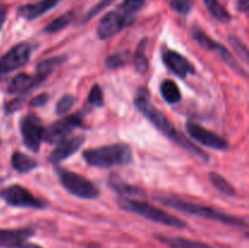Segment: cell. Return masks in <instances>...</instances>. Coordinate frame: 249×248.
<instances>
[{
    "mask_svg": "<svg viewBox=\"0 0 249 248\" xmlns=\"http://www.w3.org/2000/svg\"><path fill=\"white\" fill-rule=\"evenodd\" d=\"M85 136L79 135V136H72V138H65L63 140H61L60 142H57V146L55 147V150L50 153L49 156V159L51 163L56 164V163H60L62 160L67 159L71 156L74 155L78 150L80 148V146L84 143Z\"/></svg>",
    "mask_w": 249,
    "mask_h": 248,
    "instance_id": "cell-15",
    "label": "cell"
},
{
    "mask_svg": "<svg viewBox=\"0 0 249 248\" xmlns=\"http://www.w3.org/2000/svg\"><path fill=\"white\" fill-rule=\"evenodd\" d=\"M118 204L124 211L139 214V215L143 216L151 221H155V223L175 229L186 228V223L184 220L145 201H138V199L129 198V197H121L118 199Z\"/></svg>",
    "mask_w": 249,
    "mask_h": 248,
    "instance_id": "cell-5",
    "label": "cell"
},
{
    "mask_svg": "<svg viewBox=\"0 0 249 248\" xmlns=\"http://www.w3.org/2000/svg\"><path fill=\"white\" fill-rule=\"evenodd\" d=\"M211 177V181L214 186L218 189V191H220L221 194L226 195V196H233L235 195V189H233L232 185L224 177H221L220 174L215 172H212L209 174Z\"/></svg>",
    "mask_w": 249,
    "mask_h": 248,
    "instance_id": "cell-25",
    "label": "cell"
},
{
    "mask_svg": "<svg viewBox=\"0 0 249 248\" xmlns=\"http://www.w3.org/2000/svg\"><path fill=\"white\" fill-rule=\"evenodd\" d=\"M130 53L128 51H122V53H113V55H109L106 58V67L109 70H117V68L124 67L126 63L130 61Z\"/></svg>",
    "mask_w": 249,
    "mask_h": 248,
    "instance_id": "cell-26",
    "label": "cell"
},
{
    "mask_svg": "<svg viewBox=\"0 0 249 248\" xmlns=\"http://www.w3.org/2000/svg\"><path fill=\"white\" fill-rule=\"evenodd\" d=\"M88 101H89L90 105H92L95 107L104 106V92H102V89L100 88V85H92L91 90L89 92V96H88Z\"/></svg>",
    "mask_w": 249,
    "mask_h": 248,
    "instance_id": "cell-31",
    "label": "cell"
},
{
    "mask_svg": "<svg viewBox=\"0 0 249 248\" xmlns=\"http://www.w3.org/2000/svg\"><path fill=\"white\" fill-rule=\"evenodd\" d=\"M186 130L187 134H189L195 141L207 146V147H211L213 148V150L218 151L229 150V142L225 139L216 135L215 133L203 128V126H201L199 124L195 123V122H187Z\"/></svg>",
    "mask_w": 249,
    "mask_h": 248,
    "instance_id": "cell-12",
    "label": "cell"
},
{
    "mask_svg": "<svg viewBox=\"0 0 249 248\" xmlns=\"http://www.w3.org/2000/svg\"><path fill=\"white\" fill-rule=\"evenodd\" d=\"M113 1H114V0H101V1H100V2H97V4L95 5V6L92 7V9L90 10L89 12H88V15H87V16H85L84 22H88V21H89V19H91L92 17L95 16V15L99 14L100 11H102V10H104L105 7H107V6H108V5H111Z\"/></svg>",
    "mask_w": 249,
    "mask_h": 248,
    "instance_id": "cell-32",
    "label": "cell"
},
{
    "mask_svg": "<svg viewBox=\"0 0 249 248\" xmlns=\"http://www.w3.org/2000/svg\"><path fill=\"white\" fill-rule=\"evenodd\" d=\"M169 6L173 11L178 12L180 15H186L190 14L194 6V0H172L169 2Z\"/></svg>",
    "mask_w": 249,
    "mask_h": 248,
    "instance_id": "cell-29",
    "label": "cell"
},
{
    "mask_svg": "<svg viewBox=\"0 0 249 248\" xmlns=\"http://www.w3.org/2000/svg\"><path fill=\"white\" fill-rule=\"evenodd\" d=\"M34 229L22 228L5 230L0 229V247L2 248H16L24 241H28L34 235Z\"/></svg>",
    "mask_w": 249,
    "mask_h": 248,
    "instance_id": "cell-16",
    "label": "cell"
},
{
    "mask_svg": "<svg viewBox=\"0 0 249 248\" xmlns=\"http://www.w3.org/2000/svg\"><path fill=\"white\" fill-rule=\"evenodd\" d=\"M192 36H194L195 40L198 43V45L201 48L206 49V50L212 51V53H215L229 67L232 68L236 73H238L242 77H247V72L242 68V66L237 62L235 57L232 56V53L228 50L224 45L219 44L218 41L213 40L211 36L207 35L202 29L199 28H194L192 29Z\"/></svg>",
    "mask_w": 249,
    "mask_h": 248,
    "instance_id": "cell-8",
    "label": "cell"
},
{
    "mask_svg": "<svg viewBox=\"0 0 249 248\" xmlns=\"http://www.w3.org/2000/svg\"><path fill=\"white\" fill-rule=\"evenodd\" d=\"M229 43L231 44V46H232L233 50L236 51V53H237V55L240 56V58H242L243 62L248 63V50H247V46H246L245 44H243L242 41L240 40V39H237V38H236V36H233V35L229 36Z\"/></svg>",
    "mask_w": 249,
    "mask_h": 248,
    "instance_id": "cell-30",
    "label": "cell"
},
{
    "mask_svg": "<svg viewBox=\"0 0 249 248\" xmlns=\"http://www.w3.org/2000/svg\"><path fill=\"white\" fill-rule=\"evenodd\" d=\"M7 15V9L4 4H0V31H1L2 26L5 23V19H6Z\"/></svg>",
    "mask_w": 249,
    "mask_h": 248,
    "instance_id": "cell-34",
    "label": "cell"
},
{
    "mask_svg": "<svg viewBox=\"0 0 249 248\" xmlns=\"http://www.w3.org/2000/svg\"><path fill=\"white\" fill-rule=\"evenodd\" d=\"M248 0H237V10L241 12L248 11Z\"/></svg>",
    "mask_w": 249,
    "mask_h": 248,
    "instance_id": "cell-35",
    "label": "cell"
},
{
    "mask_svg": "<svg viewBox=\"0 0 249 248\" xmlns=\"http://www.w3.org/2000/svg\"><path fill=\"white\" fill-rule=\"evenodd\" d=\"M63 61H65V56H55V57L41 61V62L38 63L36 72L41 73V74H45L49 77V74H50L55 68H57L58 66L62 65Z\"/></svg>",
    "mask_w": 249,
    "mask_h": 248,
    "instance_id": "cell-27",
    "label": "cell"
},
{
    "mask_svg": "<svg viewBox=\"0 0 249 248\" xmlns=\"http://www.w3.org/2000/svg\"><path fill=\"white\" fill-rule=\"evenodd\" d=\"M56 173L61 185L70 194L85 199H94L99 197L100 190L97 189L96 185L83 175L63 168H57Z\"/></svg>",
    "mask_w": 249,
    "mask_h": 248,
    "instance_id": "cell-6",
    "label": "cell"
},
{
    "mask_svg": "<svg viewBox=\"0 0 249 248\" xmlns=\"http://www.w3.org/2000/svg\"><path fill=\"white\" fill-rule=\"evenodd\" d=\"M11 163L12 167L18 173H22V174L29 173L31 170L36 169L38 167V163L33 158L27 155H23L21 152H14V155L11 157Z\"/></svg>",
    "mask_w": 249,
    "mask_h": 248,
    "instance_id": "cell-20",
    "label": "cell"
},
{
    "mask_svg": "<svg viewBox=\"0 0 249 248\" xmlns=\"http://www.w3.org/2000/svg\"><path fill=\"white\" fill-rule=\"evenodd\" d=\"M61 0H39L32 4H26L18 9V14L22 18L27 21H33V19L39 18L44 14L53 10V7L60 4Z\"/></svg>",
    "mask_w": 249,
    "mask_h": 248,
    "instance_id": "cell-17",
    "label": "cell"
},
{
    "mask_svg": "<svg viewBox=\"0 0 249 248\" xmlns=\"http://www.w3.org/2000/svg\"><path fill=\"white\" fill-rule=\"evenodd\" d=\"M156 238L170 248H213L211 245L202 242V241L189 240V238L180 237V236L157 235Z\"/></svg>",
    "mask_w": 249,
    "mask_h": 248,
    "instance_id": "cell-18",
    "label": "cell"
},
{
    "mask_svg": "<svg viewBox=\"0 0 249 248\" xmlns=\"http://www.w3.org/2000/svg\"><path fill=\"white\" fill-rule=\"evenodd\" d=\"M135 107L146 117L148 122L155 126L157 130H160L163 135L169 138L178 145H181L182 141L185 140L186 136L184 134L179 133L177 129L174 128L172 122L162 113L158 108H156L151 102V94L148 91L147 88H140L136 91L135 100H134Z\"/></svg>",
    "mask_w": 249,
    "mask_h": 248,
    "instance_id": "cell-2",
    "label": "cell"
},
{
    "mask_svg": "<svg viewBox=\"0 0 249 248\" xmlns=\"http://www.w3.org/2000/svg\"><path fill=\"white\" fill-rule=\"evenodd\" d=\"M73 19H74V11H68L66 12V14L61 15L60 17L55 18L53 21H51L50 23L45 27L44 31L49 34L57 33V32L62 31L66 27L70 26V24L72 23Z\"/></svg>",
    "mask_w": 249,
    "mask_h": 248,
    "instance_id": "cell-24",
    "label": "cell"
},
{
    "mask_svg": "<svg viewBox=\"0 0 249 248\" xmlns=\"http://www.w3.org/2000/svg\"><path fill=\"white\" fill-rule=\"evenodd\" d=\"M109 186L117 192V194L122 195L123 197L126 196H142V190L139 189L136 186H131V185L126 184L123 180L118 179L117 177H112L109 180Z\"/></svg>",
    "mask_w": 249,
    "mask_h": 248,
    "instance_id": "cell-23",
    "label": "cell"
},
{
    "mask_svg": "<svg viewBox=\"0 0 249 248\" xmlns=\"http://www.w3.org/2000/svg\"><path fill=\"white\" fill-rule=\"evenodd\" d=\"M75 102H77V97L72 96V95H63L56 105V113L60 116L68 113L73 108Z\"/></svg>",
    "mask_w": 249,
    "mask_h": 248,
    "instance_id": "cell-28",
    "label": "cell"
},
{
    "mask_svg": "<svg viewBox=\"0 0 249 248\" xmlns=\"http://www.w3.org/2000/svg\"><path fill=\"white\" fill-rule=\"evenodd\" d=\"M83 126H84V122H83L80 114L65 117V118L44 128L43 140L50 145L57 143L65 138H67L74 129L83 128Z\"/></svg>",
    "mask_w": 249,
    "mask_h": 248,
    "instance_id": "cell-10",
    "label": "cell"
},
{
    "mask_svg": "<svg viewBox=\"0 0 249 248\" xmlns=\"http://www.w3.org/2000/svg\"><path fill=\"white\" fill-rule=\"evenodd\" d=\"M48 78V75L41 74V73L36 72L34 75L26 74V73H21L17 74L16 77L12 78L10 82L9 87H7V92L12 95H22V96H27L31 90L38 87L40 83Z\"/></svg>",
    "mask_w": 249,
    "mask_h": 248,
    "instance_id": "cell-13",
    "label": "cell"
},
{
    "mask_svg": "<svg viewBox=\"0 0 249 248\" xmlns=\"http://www.w3.org/2000/svg\"><path fill=\"white\" fill-rule=\"evenodd\" d=\"M146 43L147 39H143L140 41V44L136 48L134 53V67L139 74L143 75L148 71V58L146 55Z\"/></svg>",
    "mask_w": 249,
    "mask_h": 248,
    "instance_id": "cell-21",
    "label": "cell"
},
{
    "mask_svg": "<svg viewBox=\"0 0 249 248\" xmlns=\"http://www.w3.org/2000/svg\"><path fill=\"white\" fill-rule=\"evenodd\" d=\"M160 94L165 102L170 105H175L181 101V92L178 88L177 83L170 79H165L160 83Z\"/></svg>",
    "mask_w": 249,
    "mask_h": 248,
    "instance_id": "cell-19",
    "label": "cell"
},
{
    "mask_svg": "<svg viewBox=\"0 0 249 248\" xmlns=\"http://www.w3.org/2000/svg\"><path fill=\"white\" fill-rule=\"evenodd\" d=\"M23 145L32 152H38L43 141L44 125L41 119L36 114H26L19 122Z\"/></svg>",
    "mask_w": 249,
    "mask_h": 248,
    "instance_id": "cell-9",
    "label": "cell"
},
{
    "mask_svg": "<svg viewBox=\"0 0 249 248\" xmlns=\"http://www.w3.org/2000/svg\"><path fill=\"white\" fill-rule=\"evenodd\" d=\"M146 0H123L114 10L107 12L97 24V35L101 40L112 38L135 22L136 15L145 6Z\"/></svg>",
    "mask_w": 249,
    "mask_h": 248,
    "instance_id": "cell-1",
    "label": "cell"
},
{
    "mask_svg": "<svg viewBox=\"0 0 249 248\" xmlns=\"http://www.w3.org/2000/svg\"><path fill=\"white\" fill-rule=\"evenodd\" d=\"M16 248H43V247L36 245V243H32V242H28V241H24V242H22L21 245L17 246Z\"/></svg>",
    "mask_w": 249,
    "mask_h": 248,
    "instance_id": "cell-36",
    "label": "cell"
},
{
    "mask_svg": "<svg viewBox=\"0 0 249 248\" xmlns=\"http://www.w3.org/2000/svg\"><path fill=\"white\" fill-rule=\"evenodd\" d=\"M0 197L9 206L16 208H31L44 209L46 207L45 202L36 198L29 190L24 189L21 185H10L0 191Z\"/></svg>",
    "mask_w": 249,
    "mask_h": 248,
    "instance_id": "cell-7",
    "label": "cell"
},
{
    "mask_svg": "<svg viewBox=\"0 0 249 248\" xmlns=\"http://www.w3.org/2000/svg\"><path fill=\"white\" fill-rule=\"evenodd\" d=\"M204 5H206L207 10L211 14V16L214 19L223 23H228L231 21V15L229 14L228 10L220 4L219 0H203Z\"/></svg>",
    "mask_w": 249,
    "mask_h": 248,
    "instance_id": "cell-22",
    "label": "cell"
},
{
    "mask_svg": "<svg viewBox=\"0 0 249 248\" xmlns=\"http://www.w3.org/2000/svg\"><path fill=\"white\" fill-rule=\"evenodd\" d=\"M158 201L160 202L164 206L170 207V208H174L177 211L184 212V213L192 214V215L201 216L204 219H211V220L219 221V223L226 224V225L231 226H246V221L242 218H238V216L230 215V214H226L224 212L218 211L215 208H212V207L203 206V204H196L192 203V202H186L184 199H180L178 197H157Z\"/></svg>",
    "mask_w": 249,
    "mask_h": 248,
    "instance_id": "cell-3",
    "label": "cell"
},
{
    "mask_svg": "<svg viewBox=\"0 0 249 248\" xmlns=\"http://www.w3.org/2000/svg\"><path fill=\"white\" fill-rule=\"evenodd\" d=\"M49 95L48 94H40L38 95V96L33 97V99L31 100V106L32 107H41L44 106V105L46 104V102L49 101Z\"/></svg>",
    "mask_w": 249,
    "mask_h": 248,
    "instance_id": "cell-33",
    "label": "cell"
},
{
    "mask_svg": "<svg viewBox=\"0 0 249 248\" xmlns=\"http://www.w3.org/2000/svg\"><path fill=\"white\" fill-rule=\"evenodd\" d=\"M162 57L165 66L178 77L185 78L186 75L194 74L195 73L194 65L185 56L177 53V51L170 50V49H164Z\"/></svg>",
    "mask_w": 249,
    "mask_h": 248,
    "instance_id": "cell-14",
    "label": "cell"
},
{
    "mask_svg": "<svg viewBox=\"0 0 249 248\" xmlns=\"http://www.w3.org/2000/svg\"><path fill=\"white\" fill-rule=\"evenodd\" d=\"M83 158L92 167L111 168L116 165L129 164L133 160V153L126 143H114L101 147L88 148L83 152Z\"/></svg>",
    "mask_w": 249,
    "mask_h": 248,
    "instance_id": "cell-4",
    "label": "cell"
},
{
    "mask_svg": "<svg viewBox=\"0 0 249 248\" xmlns=\"http://www.w3.org/2000/svg\"><path fill=\"white\" fill-rule=\"evenodd\" d=\"M32 55V46L29 43L16 44L4 56L0 57V75L7 74L23 67Z\"/></svg>",
    "mask_w": 249,
    "mask_h": 248,
    "instance_id": "cell-11",
    "label": "cell"
}]
</instances>
